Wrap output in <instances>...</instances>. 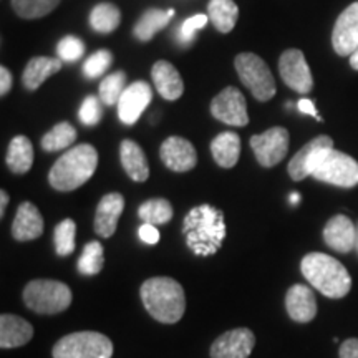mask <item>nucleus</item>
Returning <instances> with one entry per match:
<instances>
[{"mask_svg":"<svg viewBox=\"0 0 358 358\" xmlns=\"http://www.w3.org/2000/svg\"><path fill=\"white\" fill-rule=\"evenodd\" d=\"M124 83H127V75L123 71H116L106 77L100 85V100L108 106L118 105L124 92Z\"/></svg>","mask_w":358,"mask_h":358,"instance_id":"nucleus-34","label":"nucleus"},{"mask_svg":"<svg viewBox=\"0 0 358 358\" xmlns=\"http://www.w3.org/2000/svg\"><path fill=\"white\" fill-rule=\"evenodd\" d=\"M124 209V199L120 192H110L103 196L98 203L95 214V232L101 237H111L115 234L118 221Z\"/></svg>","mask_w":358,"mask_h":358,"instance_id":"nucleus-18","label":"nucleus"},{"mask_svg":"<svg viewBox=\"0 0 358 358\" xmlns=\"http://www.w3.org/2000/svg\"><path fill=\"white\" fill-rule=\"evenodd\" d=\"M151 77H153L156 90H158L159 95L164 100H178L182 95V92H185L181 75H179V71L169 62H156L153 65V70H151Z\"/></svg>","mask_w":358,"mask_h":358,"instance_id":"nucleus-22","label":"nucleus"},{"mask_svg":"<svg viewBox=\"0 0 358 358\" xmlns=\"http://www.w3.org/2000/svg\"><path fill=\"white\" fill-rule=\"evenodd\" d=\"M312 176L327 185L338 187H355L358 185V163L342 151L330 150L322 156Z\"/></svg>","mask_w":358,"mask_h":358,"instance_id":"nucleus-8","label":"nucleus"},{"mask_svg":"<svg viewBox=\"0 0 358 358\" xmlns=\"http://www.w3.org/2000/svg\"><path fill=\"white\" fill-rule=\"evenodd\" d=\"M62 60L60 58H50V57H35L29 62L22 75V82L24 87L30 92L37 90L48 77L53 73L60 71Z\"/></svg>","mask_w":358,"mask_h":358,"instance_id":"nucleus-24","label":"nucleus"},{"mask_svg":"<svg viewBox=\"0 0 358 358\" xmlns=\"http://www.w3.org/2000/svg\"><path fill=\"white\" fill-rule=\"evenodd\" d=\"M174 15L173 8L169 10H158V8H151V10L145 12V15L141 17L140 22L134 25V37L143 42L153 38L159 30H163L164 27L169 24L171 17Z\"/></svg>","mask_w":358,"mask_h":358,"instance_id":"nucleus-27","label":"nucleus"},{"mask_svg":"<svg viewBox=\"0 0 358 358\" xmlns=\"http://www.w3.org/2000/svg\"><path fill=\"white\" fill-rule=\"evenodd\" d=\"M161 159L166 168L176 173L191 171L198 163L196 148L181 136H171L161 145Z\"/></svg>","mask_w":358,"mask_h":358,"instance_id":"nucleus-15","label":"nucleus"},{"mask_svg":"<svg viewBox=\"0 0 358 358\" xmlns=\"http://www.w3.org/2000/svg\"><path fill=\"white\" fill-rule=\"evenodd\" d=\"M206 24H208V17L203 15V13H199V15H194V17H189L185 24L181 25V32H179V37H181V42H192L194 40V35L198 30L204 29Z\"/></svg>","mask_w":358,"mask_h":358,"instance_id":"nucleus-39","label":"nucleus"},{"mask_svg":"<svg viewBox=\"0 0 358 358\" xmlns=\"http://www.w3.org/2000/svg\"><path fill=\"white\" fill-rule=\"evenodd\" d=\"M334 150V140L325 134L313 138L308 141L301 151H297L292 159H290L287 171L294 181H302L307 176H312V171L315 169L319 161L322 159L327 151Z\"/></svg>","mask_w":358,"mask_h":358,"instance_id":"nucleus-11","label":"nucleus"},{"mask_svg":"<svg viewBox=\"0 0 358 358\" xmlns=\"http://www.w3.org/2000/svg\"><path fill=\"white\" fill-rule=\"evenodd\" d=\"M280 78L289 88L299 93H308L313 88V78L308 69L303 52L297 48H290L280 55L279 60Z\"/></svg>","mask_w":358,"mask_h":358,"instance_id":"nucleus-12","label":"nucleus"},{"mask_svg":"<svg viewBox=\"0 0 358 358\" xmlns=\"http://www.w3.org/2000/svg\"><path fill=\"white\" fill-rule=\"evenodd\" d=\"M332 45L340 57H350L358 48V2H353L338 15L334 27Z\"/></svg>","mask_w":358,"mask_h":358,"instance_id":"nucleus-14","label":"nucleus"},{"mask_svg":"<svg viewBox=\"0 0 358 358\" xmlns=\"http://www.w3.org/2000/svg\"><path fill=\"white\" fill-rule=\"evenodd\" d=\"M153 100V92L146 82H134L124 90L118 101V116L124 124H134Z\"/></svg>","mask_w":358,"mask_h":358,"instance_id":"nucleus-16","label":"nucleus"},{"mask_svg":"<svg viewBox=\"0 0 358 358\" xmlns=\"http://www.w3.org/2000/svg\"><path fill=\"white\" fill-rule=\"evenodd\" d=\"M211 113L219 122L231 127H245L249 123L248 103L239 90L234 87L224 88L211 103Z\"/></svg>","mask_w":358,"mask_h":358,"instance_id":"nucleus-10","label":"nucleus"},{"mask_svg":"<svg viewBox=\"0 0 358 358\" xmlns=\"http://www.w3.org/2000/svg\"><path fill=\"white\" fill-rule=\"evenodd\" d=\"M43 234V217L37 206L32 203H22L17 209L15 219L12 224L13 239L24 243L34 241Z\"/></svg>","mask_w":358,"mask_h":358,"instance_id":"nucleus-20","label":"nucleus"},{"mask_svg":"<svg viewBox=\"0 0 358 358\" xmlns=\"http://www.w3.org/2000/svg\"><path fill=\"white\" fill-rule=\"evenodd\" d=\"M101 115H103V110H101L100 100L93 95L85 98L82 103V108H80V113H78L80 122L87 124V127H95L96 123H100Z\"/></svg>","mask_w":358,"mask_h":358,"instance_id":"nucleus-38","label":"nucleus"},{"mask_svg":"<svg viewBox=\"0 0 358 358\" xmlns=\"http://www.w3.org/2000/svg\"><path fill=\"white\" fill-rule=\"evenodd\" d=\"M138 234H140V239L143 243L146 244H158L159 241V232L155 226H151V224H143Z\"/></svg>","mask_w":358,"mask_h":358,"instance_id":"nucleus-40","label":"nucleus"},{"mask_svg":"<svg viewBox=\"0 0 358 358\" xmlns=\"http://www.w3.org/2000/svg\"><path fill=\"white\" fill-rule=\"evenodd\" d=\"M60 0H12L13 10L22 19H40L50 13Z\"/></svg>","mask_w":358,"mask_h":358,"instance_id":"nucleus-33","label":"nucleus"},{"mask_svg":"<svg viewBox=\"0 0 358 358\" xmlns=\"http://www.w3.org/2000/svg\"><path fill=\"white\" fill-rule=\"evenodd\" d=\"M285 308H287L290 319L299 324H307L315 319L317 301L312 289L302 284L292 285L285 295Z\"/></svg>","mask_w":358,"mask_h":358,"instance_id":"nucleus-19","label":"nucleus"},{"mask_svg":"<svg viewBox=\"0 0 358 358\" xmlns=\"http://www.w3.org/2000/svg\"><path fill=\"white\" fill-rule=\"evenodd\" d=\"M120 20H122V13L113 3H98L90 13V25L95 32L100 34L113 32L118 29Z\"/></svg>","mask_w":358,"mask_h":358,"instance_id":"nucleus-29","label":"nucleus"},{"mask_svg":"<svg viewBox=\"0 0 358 358\" xmlns=\"http://www.w3.org/2000/svg\"><path fill=\"white\" fill-rule=\"evenodd\" d=\"M77 224L73 219H65L55 227V249L58 256H70L75 250Z\"/></svg>","mask_w":358,"mask_h":358,"instance_id":"nucleus-35","label":"nucleus"},{"mask_svg":"<svg viewBox=\"0 0 358 358\" xmlns=\"http://www.w3.org/2000/svg\"><path fill=\"white\" fill-rule=\"evenodd\" d=\"M250 148L261 166H275L289 151V131L280 127L267 129L266 133L250 138Z\"/></svg>","mask_w":358,"mask_h":358,"instance_id":"nucleus-9","label":"nucleus"},{"mask_svg":"<svg viewBox=\"0 0 358 358\" xmlns=\"http://www.w3.org/2000/svg\"><path fill=\"white\" fill-rule=\"evenodd\" d=\"M58 58L64 62H75L85 53V45L78 37H65L57 45Z\"/></svg>","mask_w":358,"mask_h":358,"instance_id":"nucleus-37","label":"nucleus"},{"mask_svg":"<svg viewBox=\"0 0 358 358\" xmlns=\"http://www.w3.org/2000/svg\"><path fill=\"white\" fill-rule=\"evenodd\" d=\"M236 70L241 82L250 90L259 101H268L275 95V82L266 62L256 53H239L236 57Z\"/></svg>","mask_w":358,"mask_h":358,"instance_id":"nucleus-7","label":"nucleus"},{"mask_svg":"<svg viewBox=\"0 0 358 358\" xmlns=\"http://www.w3.org/2000/svg\"><path fill=\"white\" fill-rule=\"evenodd\" d=\"M340 358H358V338H348L340 345Z\"/></svg>","mask_w":358,"mask_h":358,"instance_id":"nucleus-41","label":"nucleus"},{"mask_svg":"<svg viewBox=\"0 0 358 358\" xmlns=\"http://www.w3.org/2000/svg\"><path fill=\"white\" fill-rule=\"evenodd\" d=\"M301 271L303 277L325 297L342 299L352 289V277L345 266L327 254H307L302 259Z\"/></svg>","mask_w":358,"mask_h":358,"instance_id":"nucleus-3","label":"nucleus"},{"mask_svg":"<svg viewBox=\"0 0 358 358\" xmlns=\"http://www.w3.org/2000/svg\"><path fill=\"white\" fill-rule=\"evenodd\" d=\"M12 88V75L6 66L0 69V95H7Z\"/></svg>","mask_w":358,"mask_h":358,"instance_id":"nucleus-42","label":"nucleus"},{"mask_svg":"<svg viewBox=\"0 0 358 358\" xmlns=\"http://www.w3.org/2000/svg\"><path fill=\"white\" fill-rule=\"evenodd\" d=\"M120 156H122L124 171L133 181H146L148 176H150V166H148L145 151L141 150L140 145H136L131 140H124L120 146Z\"/></svg>","mask_w":358,"mask_h":358,"instance_id":"nucleus-23","label":"nucleus"},{"mask_svg":"<svg viewBox=\"0 0 358 358\" xmlns=\"http://www.w3.org/2000/svg\"><path fill=\"white\" fill-rule=\"evenodd\" d=\"M8 204V194L6 191H0V216H3V213H6V208Z\"/></svg>","mask_w":358,"mask_h":358,"instance_id":"nucleus-44","label":"nucleus"},{"mask_svg":"<svg viewBox=\"0 0 358 358\" xmlns=\"http://www.w3.org/2000/svg\"><path fill=\"white\" fill-rule=\"evenodd\" d=\"M256 345V335L249 329H234L214 340L211 358H249Z\"/></svg>","mask_w":358,"mask_h":358,"instance_id":"nucleus-13","label":"nucleus"},{"mask_svg":"<svg viewBox=\"0 0 358 358\" xmlns=\"http://www.w3.org/2000/svg\"><path fill=\"white\" fill-rule=\"evenodd\" d=\"M355 248L358 249V226H357V245H355Z\"/></svg>","mask_w":358,"mask_h":358,"instance_id":"nucleus-47","label":"nucleus"},{"mask_svg":"<svg viewBox=\"0 0 358 358\" xmlns=\"http://www.w3.org/2000/svg\"><path fill=\"white\" fill-rule=\"evenodd\" d=\"M182 234L192 254L199 257L214 256L222 248L226 237L222 211L209 204L192 208L182 221Z\"/></svg>","mask_w":358,"mask_h":358,"instance_id":"nucleus-1","label":"nucleus"},{"mask_svg":"<svg viewBox=\"0 0 358 358\" xmlns=\"http://www.w3.org/2000/svg\"><path fill=\"white\" fill-rule=\"evenodd\" d=\"M98 164L96 150L88 143L73 146L57 159L48 174V181L57 191H73L93 176Z\"/></svg>","mask_w":358,"mask_h":358,"instance_id":"nucleus-4","label":"nucleus"},{"mask_svg":"<svg viewBox=\"0 0 358 358\" xmlns=\"http://www.w3.org/2000/svg\"><path fill=\"white\" fill-rule=\"evenodd\" d=\"M24 302L30 310L43 315H53L70 307L71 290L64 282L37 279L25 285Z\"/></svg>","mask_w":358,"mask_h":358,"instance_id":"nucleus-5","label":"nucleus"},{"mask_svg":"<svg viewBox=\"0 0 358 358\" xmlns=\"http://www.w3.org/2000/svg\"><path fill=\"white\" fill-rule=\"evenodd\" d=\"M213 158L221 168L236 166L241 156V138L237 133L224 131L211 143Z\"/></svg>","mask_w":358,"mask_h":358,"instance_id":"nucleus-25","label":"nucleus"},{"mask_svg":"<svg viewBox=\"0 0 358 358\" xmlns=\"http://www.w3.org/2000/svg\"><path fill=\"white\" fill-rule=\"evenodd\" d=\"M103 264H105L103 245L98 241H93L85 245L82 256L78 259V272L83 275H96L101 272Z\"/></svg>","mask_w":358,"mask_h":358,"instance_id":"nucleus-32","label":"nucleus"},{"mask_svg":"<svg viewBox=\"0 0 358 358\" xmlns=\"http://www.w3.org/2000/svg\"><path fill=\"white\" fill-rule=\"evenodd\" d=\"M324 241L330 249L347 254L357 245V226H353L350 217L337 214L325 224Z\"/></svg>","mask_w":358,"mask_h":358,"instance_id":"nucleus-17","label":"nucleus"},{"mask_svg":"<svg viewBox=\"0 0 358 358\" xmlns=\"http://www.w3.org/2000/svg\"><path fill=\"white\" fill-rule=\"evenodd\" d=\"M209 19L219 32L227 34L236 27L239 8L232 0H211L208 6Z\"/></svg>","mask_w":358,"mask_h":358,"instance_id":"nucleus-28","label":"nucleus"},{"mask_svg":"<svg viewBox=\"0 0 358 358\" xmlns=\"http://www.w3.org/2000/svg\"><path fill=\"white\" fill-rule=\"evenodd\" d=\"M113 62V55L108 50H98L93 53L92 57H88V60L83 65V73L88 78H96L105 71Z\"/></svg>","mask_w":358,"mask_h":358,"instance_id":"nucleus-36","label":"nucleus"},{"mask_svg":"<svg viewBox=\"0 0 358 358\" xmlns=\"http://www.w3.org/2000/svg\"><path fill=\"white\" fill-rule=\"evenodd\" d=\"M173 206L166 199H150L143 203L138 209V216L145 224L158 226V224H166L173 219Z\"/></svg>","mask_w":358,"mask_h":358,"instance_id":"nucleus-30","label":"nucleus"},{"mask_svg":"<svg viewBox=\"0 0 358 358\" xmlns=\"http://www.w3.org/2000/svg\"><path fill=\"white\" fill-rule=\"evenodd\" d=\"M350 65L353 70H358V48L350 55Z\"/></svg>","mask_w":358,"mask_h":358,"instance_id":"nucleus-45","label":"nucleus"},{"mask_svg":"<svg viewBox=\"0 0 358 358\" xmlns=\"http://www.w3.org/2000/svg\"><path fill=\"white\" fill-rule=\"evenodd\" d=\"M75 140H77V129L71 127L70 123L62 122L42 138V148L45 151L53 153V151L65 150V148L73 145Z\"/></svg>","mask_w":358,"mask_h":358,"instance_id":"nucleus-31","label":"nucleus"},{"mask_svg":"<svg viewBox=\"0 0 358 358\" xmlns=\"http://www.w3.org/2000/svg\"><path fill=\"white\" fill-rule=\"evenodd\" d=\"M140 294L148 313L161 324H176L185 315V289L171 277H151L141 285Z\"/></svg>","mask_w":358,"mask_h":358,"instance_id":"nucleus-2","label":"nucleus"},{"mask_svg":"<svg viewBox=\"0 0 358 358\" xmlns=\"http://www.w3.org/2000/svg\"><path fill=\"white\" fill-rule=\"evenodd\" d=\"M34 338V327L19 315L3 313L0 317V347H24Z\"/></svg>","mask_w":358,"mask_h":358,"instance_id":"nucleus-21","label":"nucleus"},{"mask_svg":"<svg viewBox=\"0 0 358 358\" xmlns=\"http://www.w3.org/2000/svg\"><path fill=\"white\" fill-rule=\"evenodd\" d=\"M7 166L12 173L25 174L34 164V146L27 136H15L7 151Z\"/></svg>","mask_w":358,"mask_h":358,"instance_id":"nucleus-26","label":"nucleus"},{"mask_svg":"<svg viewBox=\"0 0 358 358\" xmlns=\"http://www.w3.org/2000/svg\"><path fill=\"white\" fill-rule=\"evenodd\" d=\"M297 108L301 110L302 113L315 116V118L319 120V122H322V118H320L319 113H317V110H315V103H313V101H310V100H306V98H303V100H301V101L297 103Z\"/></svg>","mask_w":358,"mask_h":358,"instance_id":"nucleus-43","label":"nucleus"},{"mask_svg":"<svg viewBox=\"0 0 358 358\" xmlns=\"http://www.w3.org/2000/svg\"><path fill=\"white\" fill-rule=\"evenodd\" d=\"M52 355L53 358H111L113 343L100 332H75L58 340Z\"/></svg>","mask_w":358,"mask_h":358,"instance_id":"nucleus-6","label":"nucleus"},{"mask_svg":"<svg viewBox=\"0 0 358 358\" xmlns=\"http://www.w3.org/2000/svg\"><path fill=\"white\" fill-rule=\"evenodd\" d=\"M299 201H301V194H299V192H292V194H290V203L297 204Z\"/></svg>","mask_w":358,"mask_h":358,"instance_id":"nucleus-46","label":"nucleus"}]
</instances>
